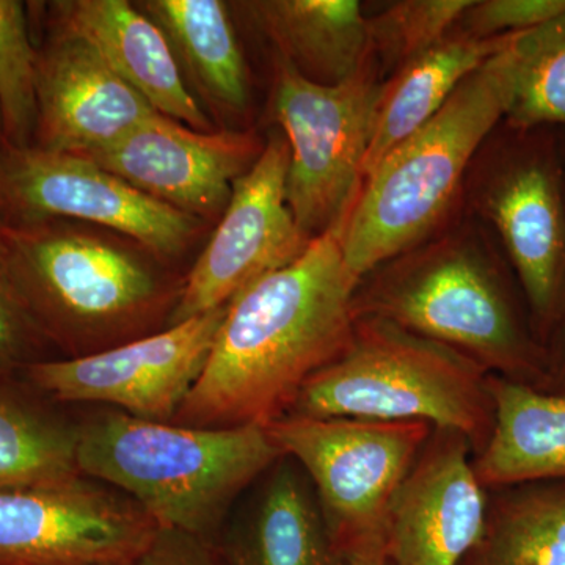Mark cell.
I'll return each mask as SVG.
<instances>
[{
    "mask_svg": "<svg viewBox=\"0 0 565 565\" xmlns=\"http://www.w3.org/2000/svg\"><path fill=\"white\" fill-rule=\"evenodd\" d=\"M158 530L131 498L85 476L0 489V565H134Z\"/></svg>",
    "mask_w": 565,
    "mask_h": 565,
    "instance_id": "12",
    "label": "cell"
},
{
    "mask_svg": "<svg viewBox=\"0 0 565 565\" xmlns=\"http://www.w3.org/2000/svg\"><path fill=\"white\" fill-rule=\"evenodd\" d=\"M360 281L355 316L437 341L490 374L545 388L548 352L519 282L484 243L465 234L405 252Z\"/></svg>",
    "mask_w": 565,
    "mask_h": 565,
    "instance_id": "4",
    "label": "cell"
},
{
    "mask_svg": "<svg viewBox=\"0 0 565 565\" xmlns=\"http://www.w3.org/2000/svg\"><path fill=\"white\" fill-rule=\"evenodd\" d=\"M460 565H565V481L490 490L484 530Z\"/></svg>",
    "mask_w": 565,
    "mask_h": 565,
    "instance_id": "24",
    "label": "cell"
},
{
    "mask_svg": "<svg viewBox=\"0 0 565 565\" xmlns=\"http://www.w3.org/2000/svg\"><path fill=\"white\" fill-rule=\"evenodd\" d=\"M565 10V0H473L455 33L473 39H493L531 31Z\"/></svg>",
    "mask_w": 565,
    "mask_h": 565,
    "instance_id": "29",
    "label": "cell"
},
{
    "mask_svg": "<svg viewBox=\"0 0 565 565\" xmlns=\"http://www.w3.org/2000/svg\"><path fill=\"white\" fill-rule=\"evenodd\" d=\"M226 307L109 351L29 364L20 375L57 405L99 404L172 423L206 366Z\"/></svg>",
    "mask_w": 565,
    "mask_h": 565,
    "instance_id": "11",
    "label": "cell"
},
{
    "mask_svg": "<svg viewBox=\"0 0 565 565\" xmlns=\"http://www.w3.org/2000/svg\"><path fill=\"white\" fill-rule=\"evenodd\" d=\"M7 148H9V141H7L6 134H3L2 117H0V167H2L3 156H6Z\"/></svg>",
    "mask_w": 565,
    "mask_h": 565,
    "instance_id": "33",
    "label": "cell"
},
{
    "mask_svg": "<svg viewBox=\"0 0 565 565\" xmlns=\"http://www.w3.org/2000/svg\"><path fill=\"white\" fill-rule=\"evenodd\" d=\"M158 114L90 44L47 33L39 50L33 147L88 158Z\"/></svg>",
    "mask_w": 565,
    "mask_h": 565,
    "instance_id": "16",
    "label": "cell"
},
{
    "mask_svg": "<svg viewBox=\"0 0 565 565\" xmlns=\"http://www.w3.org/2000/svg\"><path fill=\"white\" fill-rule=\"evenodd\" d=\"M203 98L218 109H247L248 71L230 9L221 0H141ZM181 68V70H182Z\"/></svg>",
    "mask_w": 565,
    "mask_h": 565,
    "instance_id": "22",
    "label": "cell"
},
{
    "mask_svg": "<svg viewBox=\"0 0 565 565\" xmlns=\"http://www.w3.org/2000/svg\"><path fill=\"white\" fill-rule=\"evenodd\" d=\"M289 148L273 132L252 169L233 185L232 199L210 243L200 253L169 326L226 307L237 294L296 262L311 241L286 199Z\"/></svg>",
    "mask_w": 565,
    "mask_h": 565,
    "instance_id": "13",
    "label": "cell"
},
{
    "mask_svg": "<svg viewBox=\"0 0 565 565\" xmlns=\"http://www.w3.org/2000/svg\"><path fill=\"white\" fill-rule=\"evenodd\" d=\"M248 20L307 79L337 85L371 63L370 20L356 0H256Z\"/></svg>",
    "mask_w": 565,
    "mask_h": 565,
    "instance_id": "20",
    "label": "cell"
},
{
    "mask_svg": "<svg viewBox=\"0 0 565 565\" xmlns=\"http://www.w3.org/2000/svg\"><path fill=\"white\" fill-rule=\"evenodd\" d=\"M512 35L473 39L452 32L412 58L385 82L377 121L364 162V178L397 145L422 129L476 70L512 43Z\"/></svg>",
    "mask_w": 565,
    "mask_h": 565,
    "instance_id": "21",
    "label": "cell"
},
{
    "mask_svg": "<svg viewBox=\"0 0 565 565\" xmlns=\"http://www.w3.org/2000/svg\"><path fill=\"white\" fill-rule=\"evenodd\" d=\"M494 423L489 441L473 456L487 490L565 481V393L489 375Z\"/></svg>",
    "mask_w": 565,
    "mask_h": 565,
    "instance_id": "19",
    "label": "cell"
},
{
    "mask_svg": "<svg viewBox=\"0 0 565 565\" xmlns=\"http://www.w3.org/2000/svg\"><path fill=\"white\" fill-rule=\"evenodd\" d=\"M266 429L281 455L296 460L313 482L345 563L367 550L385 548L390 505L434 427L422 422L282 415Z\"/></svg>",
    "mask_w": 565,
    "mask_h": 565,
    "instance_id": "7",
    "label": "cell"
},
{
    "mask_svg": "<svg viewBox=\"0 0 565 565\" xmlns=\"http://www.w3.org/2000/svg\"><path fill=\"white\" fill-rule=\"evenodd\" d=\"M0 255L25 310L61 359L161 332L184 286L128 237L62 218L0 222Z\"/></svg>",
    "mask_w": 565,
    "mask_h": 565,
    "instance_id": "2",
    "label": "cell"
},
{
    "mask_svg": "<svg viewBox=\"0 0 565 565\" xmlns=\"http://www.w3.org/2000/svg\"><path fill=\"white\" fill-rule=\"evenodd\" d=\"M360 281L332 230L252 282L226 307L206 366L172 423L266 426L288 414L305 382L348 348Z\"/></svg>",
    "mask_w": 565,
    "mask_h": 565,
    "instance_id": "1",
    "label": "cell"
},
{
    "mask_svg": "<svg viewBox=\"0 0 565 565\" xmlns=\"http://www.w3.org/2000/svg\"><path fill=\"white\" fill-rule=\"evenodd\" d=\"M39 50L33 46L28 7L0 0V117L10 147H31L36 125Z\"/></svg>",
    "mask_w": 565,
    "mask_h": 565,
    "instance_id": "26",
    "label": "cell"
},
{
    "mask_svg": "<svg viewBox=\"0 0 565 565\" xmlns=\"http://www.w3.org/2000/svg\"><path fill=\"white\" fill-rule=\"evenodd\" d=\"M134 565H226L217 546L184 531L159 526Z\"/></svg>",
    "mask_w": 565,
    "mask_h": 565,
    "instance_id": "30",
    "label": "cell"
},
{
    "mask_svg": "<svg viewBox=\"0 0 565 565\" xmlns=\"http://www.w3.org/2000/svg\"><path fill=\"white\" fill-rule=\"evenodd\" d=\"M509 46L364 178L340 228L344 262L360 280L418 247L451 210L476 152L504 120Z\"/></svg>",
    "mask_w": 565,
    "mask_h": 565,
    "instance_id": "5",
    "label": "cell"
},
{
    "mask_svg": "<svg viewBox=\"0 0 565 565\" xmlns=\"http://www.w3.org/2000/svg\"><path fill=\"white\" fill-rule=\"evenodd\" d=\"M561 156H563L564 184H565V129L559 132Z\"/></svg>",
    "mask_w": 565,
    "mask_h": 565,
    "instance_id": "34",
    "label": "cell"
},
{
    "mask_svg": "<svg viewBox=\"0 0 565 565\" xmlns=\"http://www.w3.org/2000/svg\"><path fill=\"white\" fill-rule=\"evenodd\" d=\"M489 375L448 345L360 316L348 348L305 382L286 415L427 423L462 434L476 456L494 423Z\"/></svg>",
    "mask_w": 565,
    "mask_h": 565,
    "instance_id": "6",
    "label": "cell"
},
{
    "mask_svg": "<svg viewBox=\"0 0 565 565\" xmlns=\"http://www.w3.org/2000/svg\"><path fill=\"white\" fill-rule=\"evenodd\" d=\"M548 373L544 392L565 393V321L546 343Z\"/></svg>",
    "mask_w": 565,
    "mask_h": 565,
    "instance_id": "31",
    "label": "cell"
},
{
    "mask_svg": "<svg viewBox=\"0 0 565 565\" xmlns=\"http://www.w3.org/2000/svg\"><path fill=\"white\" fill-rule=\"evenodd\" d=\"M473 0H404L371 18V47L386 66H404L451 35Z\"/></svg>",
    "mask_w": 565,
    "mask_h": 565,
    "instance_id": "27",
    "label": "cell"
},
{
    "mask_svg": "<svg viewBox=\"0 0 565 565\" xmlns=\"http://www.w3.org/2000/svg\"><path fill=\"white\" fill-rule=\"evenodd\" d=\"M47 33L90 44L159 114L210 132L212 122L188 88L161 29L128 0H63L46 7Z\"/></svg>",
    "mask_w": 565,
    "mask_h": 565,
    "instance_id": "17",
    "label": "cell"
},
{
    "mask_svg": "<svg viewBox=\"0 0 565 565\" xmlns=\"http://www.w3.org/2000/svg\"><path fill=\"white\" fill-rule=\"evenodd\" d=\"M487 158L479 210L500 236L534 332L546 348L565 321V184L559 131L504 125Z\"/></svg>",
    "mask_w": 565,
    "mask_h": 565,
    "instance_id": "9",
    "label": "cell"
},
{
    "mask_svg": "<svg viewBox=\"0 0 565 565\" xmlns=\"http://www.w3.org/2000/svg\"><path fill=\"white\" fill-rule=\"evenodd\" d=\"M280 457L259 424L211 429L107 407L77 422L82 476L125 493L159 526L214 545L239 498Z\"/></svg>",
    "mask_w": 565,
    "mask_h": 565,
    "instance_id": "3",
    "label": "cell"
},
{
    "mask_svg": "<svg viewBox=\"0 0 565 565\" xmlns=\"http://www.w3.org/2000/svg\"><path fill=\"white\" fill-rule=\"evenodd\" d=\"M473 456L462 434L434 429L390 505L386 565L462 564L481 537L489 505Z\"/></svg>",
    "mask_w": 565,
    "mask_h": 565,
    "instance_id": "15",
    "label": "cell"
},
{
    "mask_svg": "<svg viewBox=\"0 0 565 565\" xmlns=\"http://www.w3.org/2000/svg\"><path fill=\"white\" fill-rule=\"evenodd\" d=\"M252 132H202L158 114L90 161L202 222H218L233 185L262 154Z\"/></svg>",
    "mask_w": 565,
    "mask_h": 565,
    "instance_id": "14",
    "label": "cell"
},
{
    "mask_svg": "<svg viewBox=\"0 0 565 565\" xmlns=\"http://www.w3.org/2000/svg\"><path fill=\"white\" fill-rule=\"evenodd\" d=\"M226 522V565H345L303 468L282 456L239 498Z\"/></svg>",
    "mask_w": 565,
    "mask_h": 565,
    "instance_id": "18",
    "label": "cell"
},
{
    "mask_svg": "<svg viewBox=\"0 0 565 565\" xmlns=\"http://www.w3.org/2000/svg\"><path fill=\"white\" fill-rule=\"evenodd\" d=\"M384 87L371 63L351 79L322 85L277 58L274 115L289 148L286 199L310 239L340 230L362 191Z\"/></svg>",
    "mask_w": 565,
    "mask_h": 565,
    "instance_id": "8",
    "label": "cell"
},
{
    "mask_svg": "<svg viewBox=\"0 0 565 565\" xmlns=\"http://www.w3.org/2000/svg\"><path fill=\"white\" fill-rule=\"evenodd\" d=\"M50 218L120 234L161 262L184 255L204 223L151 199L90 159L9 145L0 167V222Z\"/></svg>",
    "mask_w": 565,
    "mask_h": 565,
    "instance_id": "10",
    "label": "cell"
},
{
    "mask_svg": "<svg viewBox=\"0 0 565 565\" xmlns=\"http://www.w3.org/2000/svg\"><path fill=\"white\" fill-rule=\"evenodd\" d=\"M345 565H386L385 548L367 550L349 557Z\"/></svg>",
    "mask_w": 565,
    "mask_h": 565,
    "instance_id": "32",
    "label": "cell"
},
{
    "mask_svg": "<svg viewBox=\"0 0 565 565\" xmlns=\"http://www.w3.org/2000/svg\"><path fill=\"white\" fill-rule=\"evenodd\" d=\"M58 359L25 310L0 255V371L20 374L29 364Z\"/></svg>",
    "mask_w": 565,
    "mask_h": 565,
    "instance_id": "28",
    "label": "cell"
},
{
    "mask_svg": "<svg viewBox=\"0 0 565 565\" xmlns=\"http://www.w3.org/2000/svg\"><path fill=\"white\" fill-rule=\"evenodd\" d=\"M509 55L504 125L515 129H565V10L520 32Z\"/></svg>",
    "mask_w": 565,
    "mask_h": 565,
    "instance_id": "25",
    "label": "cell"
},
{
    "mask_svg": "<svg viewBox=\"0 0 565 565\" xmlns=\"http://www.w3.org/2000/svg\"><path fill=\"white\" fill-rule=\"evenodd\" d=\"M77 422L20 374L0 371V489L79 478Z\"/></svg>",
    "mask_w": 565,
    "mask_h": 565,
    "instance_id": "23",
    "label": "cell"
}]
</instances>
